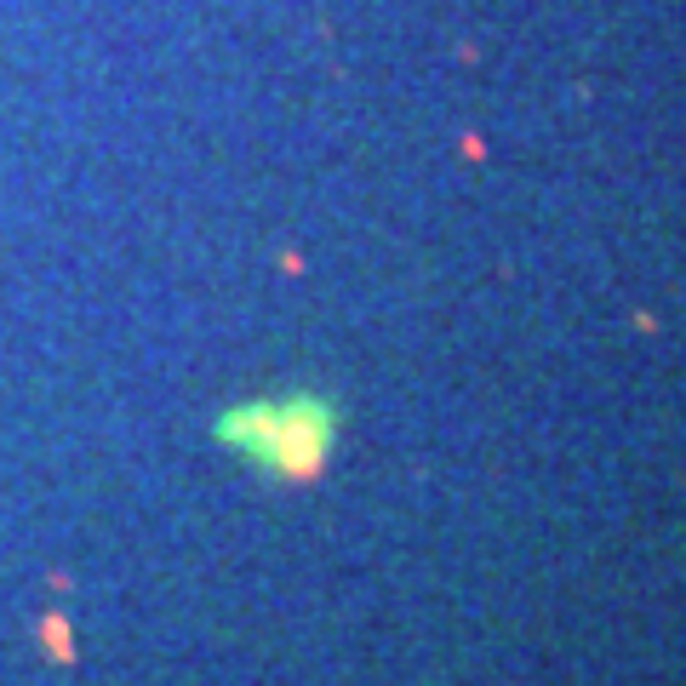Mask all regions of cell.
Returning a JSON list of instances; mask_svg holds the SVG:
<instances>
[{"label":"cell","mask_w":686,"mask_h":686,"mask_svg":"<svg viewBox=\"0 0 686 686\" xmlns=\"http://www.w3.org/2000/svg\"><path fill=\"white\" fill-rule=\"evenodd\" d=\"M338 435V412L321 395H281V401H252L218 418V441L235 446L252 469L303 481L326 464Z\"/></svg>","instance_id":"obj_1"}]
</instances>
